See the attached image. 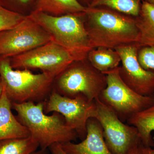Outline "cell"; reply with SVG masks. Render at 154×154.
<instances>
[{
  "label": "cell",
  "mask_w": 154,
  "mask_h": 154,
  "mask_svg": "<svg viewBox=\"0 0 154 154\" xmlns=\"http://www.w3.org/2000/svg\"><path fill=\"white\" fill-rule=\"evenodd\" d=\"M85 14V26L92 49H115L137 43L138 30L135 17L105 6L88 7Z\"/></svg>",
  "instance_id": "cell-1"
},
{
  "label": "cell",
  "mask_w": 154,
  "mask_h": 154,
  "mask_svg": "<svg viewBox=\"0 0 154 154\" xmlns=\"http://www.w3.org/2000/svg\"><path fill=\"white\" fill-rule=\"evenodd\" d=\"M17 119L27 128L30 136L42 149H47L54 144L76 140L77 133L66 124L61 114L53 112L48 115L44 111V102L12 103Z\"/></svg>",
  "instance_id": "cell-2"
},
{
  "label": "cell",
  "mask_w": 154,
  "mask_h": 154,
  "mask_svg": "<svg viewBox=\"0 0 154 154\" xmlns=\"http://www.w3.org/2000/svg\"><path fill=\"white\" fill-rule=\"evenodd\" d=\"M85 16V11L60 16L35 12L29 17L48 33L52 41L66 50L75 60H80L87 58L92 49Z\"/></svg>",
  "instance_id": "cell-3"
},
{
  "label": "cell",
  "mask_w": 154,
  "mask_h": 154,
  "mask_svg": "<svg viewBox=\"0 0 154 154\" xmlns=\"http://www.w3.org/2000/svg\"><path fill=\"white\" fill-rule=\"evenodd\" d=\"M0 77L3 89L12 103L45 101L53 90L54 78L42 72L34 74L30 70L15 69L10 57L0 56Z\"/></svg>",
  "instance_id": "cell-4"
},
{
  "label": "cell",
  "mask_w": 154,
  "mask_h": 154,
  "mask_svg": "<svg viewBox=\"0 0 154 154\" xmlns=\"http://www.w3.org/2000/svg\"><path fill=\"white\" fill-rule=\"evenodd\" d=\"M106 86L105 74L95 69L87 58L72 62L56 76L53 90L65 97L73 98L82 95L93 101Z\"/></svg>",
  "instance_id": "cell-5"
},
{
  "label": "cell",
  "mask_w": 154,
  "mask_h": 154,
  "mask_svg": "<svg viewBox=\"0 0 154 154\" xmlns=\"http://www.w3.org/2000/svg\"><path fill=\"white\" fill-rule=\"evenodd\" d=\"M119 66L105 73L107 86L99 98L110 107L122 121L154 104V96L138 94L124 82L119 75Z\"/></svg>",
  "instance_id": "cell-6"
},
{
  "label": "cell",
  "mask_w": 154,
  "mask_h": 154,
  "mask_svg": "<svg viewBox=\"0 0 154 154\" xmlns=\"http://www.w3.org/2000/svg\"><path fill=\"white\" fill-rule=\"evenodd\" d=\"M10 59L13 69L40 70L54 78L75 60L66 50L52 40Z\"/></svg>",
  "instance_id": "cell-7"
},
{
  "label": "cell",
  "mask_w": 154,
  "mask_h": 154,
  "mask_svg": "<svg viewBox=\"0 0 154 154\" xmlns=\"http://www.w3.org/2000/svg\"><path fill=\"white\" fill-rule=\"evenodd\" d=\"M46 114L57 112L63 116L66 124L84 140L87 135V124L89 119L95 118L96 105L83 95L71 98L61 96L52 90L44 102Z\"/></svg>",
  "instance_id": "cell-8"
},
{
  "label": "cell",
  "mask_w": 154,
  "mask_h": 154,
  "mask_svg": "<svg viewBox=\"0 0 154 154\" xmlns=\"http://www.w3.org/2000/svg\"><path fill=\"white\" fill-rule=\"evenodd\" d=\"M96 105L95 118L103 130L105 143L113 154H127L134 144L140 140L137 129L124 124L110 107L99 97L94 100Z\"/></svg>",
  "instance_id": "cell-9"
},
{
  "label": "cell",
  "mask_w": 154,
  "mask_h": 154,
  "mask_svg": "<svg viewBox=\"0 0 154 154\" xmlns=\"http://www.w3.org/2000/svg\"><path fill=\"white\" fill-rule=\"evenodd\" d=\"M51 40L48 33L28 16L16 27L0 32V56L13 57Z\"/></svg>",
  "instance_id": "cell-10"
},
{
  "label": "cell",
  "mask_w": 154,
  "mask_h": 154,
  "mask_svg": "<svg viewBox=\"0 0 154 154\" xmlns=\"http://www.w3.org/2000/svg\"><path fill=\"white\" fill-rule=\"evenodd\" d=\"M140 48L135 43L116 48L121 59L119 72L124 82L135 92L143 96H154V70L145 69L140 65L137 58Z\"/></svg>",
  "instance_id": "cell-11"
},
{
  "label": "cell",
  "mask_w": 154,
  "mask_h": 154,
  "mask_svg": "<svg viewBox=\"0 0 154 154\" xmlns=\"http://www.w3.org/2000/svg\"><path fill=\"white\" fill-rule=\"evenodd\" d=\"M67 154H113L105 143L102 126L96 119H89L87 135L81 142L59 144Z\"/></svg>",
  "instance_id": "cell-12"
},
{
  "label": "cell",
  "mask_w": 154,
  "mask_h": 154,
  "mask_svg": "<svg viewBox=\"0 0 154 154\" xmlns=\"http://www.w3.org/2000/svg\"><path fill=\"white\" fill-rule=\"evenodd\" d=\"M12 102L3 89L0 98V140L30 136L29 131L12 112Z\"/></svg>",
  "instance_id": "cell-13"
},
{
  "label": "cell",
  "mask_w": 154,
  "mask_h": 154,
  "mask_svg": "<svg viewBox=\"0 0 154 154\" xmlns=\"http://www.w3.org/2000/svg\"><path fill=\"white\" fill-rule=\"evenodd\" d=\"M140 47L154 46V5L143 1L139 14L135 17Z\"/></svg>",
  "instance_id": "cell-14"
},
{
  "label": "cell",
  "mask_w": 154,
  "mask_h": 154,
  "mask_svg": "<svg viewBox=\"0 0 154 154\" xmlns=\"http://www.w3.org/2000/svg\"><path fill=\"white\" fill-rule=\"evenodd\" d=\"M128 122L137 129L141 142L145 147H154L152 135L154 131V104L133 116Z\"/></svg>",
  "instance_id": "cell-15"
},
{
  "label": "cell",
  "mask_w": 154,
  "mask_h": 154,
  "mask_svg": "<svg viewBox=\"0 0 154 154\" xmlns=\"http://www.w3.org/2000/svg\"><path fill=\"white\" fill-rule=\"evenodd\" d=\"M87 59L95 69L104 74L119 66L121 62L117 51L107 48H92L88 53Z\"/></svg>",
  "instance_id": "cell-16"
},
{
  "label": "cell",
  "mask_w": 154,
  "mask_h": 154,
  "mask_svg": "<svg viewBox=\"0 0 154 154\" xmlns=\"http://www.w3.org/2000/svg\"><path fill=\"white\" fill-rule=\"evenodd\" d=\"M86 8L82 5L78 0H37L34 12L60 16L84 12Z\"/></svg>",
  "instance_id": "cell-17"
},
{
  "label": "cell",
  "mask_w": 154,
  "mask_h": 154,
  "mask_svg": "<svg viewBox=\"0 0 154 154\" xmlns=\"http://www.w3.org/2000/svg\"><path fill=\"white\" fill-rule=\"evenodd\" d=\"M38 147L39 145L30 136L0 140V154H29Z\"/></svg>",
  "instance_id": "cell-18"
},
{
  "label": "cell",
  "mask_w": 154,
  "mask_h": 154,
  "mask_svg": "<svg viewBox=\"0 0 154 154\" xmlns=\"http://www.w3.org/2000/svg\"><path fill=\"white\" fill-rule=\"evenodd\" d=\"M143 1V0H94L89 7L105 6L121 13L136 17L139 14Z\"/></svg>",
  "instance_id": "cell-19"
},
{
  "label": "cell",
  "mask_w": 154,
  "mask_h": 154,
  "mask_svg": "<svg viewBox=\"0 0 154 154\" xmlns=\"http://www.w3.org/2000/svg\"><path fill=\"white\" fill-rule=\"evenodd\" d=\"M37 0H0V4L9 11L28 17L36 10Z\"/></svg>",
  "instance_id": "cell-20"
},
{
  "label": "cell",
  "mask_w": 154,
  "mask_h": 154,
  "mask_svg": "<svg viewBox=\"0 0 154 154\" xmlns=\"http://www.w3.org/2000/svg\"><path fill=\"white\" fill-rule=\"evenodd\" d=\"M25 17L9 11L0 4V32L16 27Z\"/></svg>",
  "instance_id": "cell-21"
},
{
  "label": "cell",
  "mask_w": 154,
  "mask_h": 154,
  "mask_svg": "<svg viewBox=\"0 0 154 154\" xmlns=\"http://www.w3.org/2000/svg\"><path fill=\"white\" fill-rule=\"evenodd\" d=\"M137 58L143 69L154 70V46L140 48L138 51Z\"/></svg>",
  "instance_id": "cell-22"
},
{
  "label": "cell",
  "mask_w": 154,
  "mask_h": 154,
  "mask_svg": "<svg viewBox=\"0 0 154 154\" xmlns=\"http://www.w3.org/2000/svg\"><path fill=\"white\" fill-rule=\"evenodd\" d=\"M127 154H147L146 147L142 143L140 140H139L130 149Z\"/></svg>",
  "instance_id": "cell-23"
},
{
  "label": "cell",
  "mask_w": 154,
  "mask_h": 154,
  "mask_svg": "<svg viewBox=\"0 0 154 154\" xmlns=\"http://www.w3.org/2000/svg\"><path fill=\"white\" fill-rule=\"evenodd\" d=\"M51 152H54L57 154H67L61 147L59 144H54L49 147Z\"/></svg>",
  "instance_id": "cell-24"
},
{
  "label": "cell",
  "mask_w": 154,
  "mask_h": 154,
  "mask_svg": "<svg viewBox=\"0 0 154 154\" xmlns=\"http://www.w3.org/2000/svg\"><path fill=\"white\" fill-rule=\"evenodd\" d=\"M78 1L82 5L86 8H88L90 7L94 0H78Z\"/></svg>",
  "instance_id": "cell-25"
},
{
  "label": "cell",
  "mask_w": 154,
  "mask_h": 154,
  "mask_svg": "<svg viewBox=\"0 0 154 154\" xmlns=\"http://www.w3.org/2000/svg\"><path fill=\"white\" fill-rule=\"evenodd\" d=\"M29 154H48L47 152V149H41L39 150H36L33 152Z\"/></svg>",
  "instance_id": "cell-26"
},
{
  "label": "cell",
  "mask_w": 154,
  "mask_h": 154,
  "mask_svg": "<svg viewBox=\"0 0 154 154\" xmlns=\"http://www.w3.org/2000/svg\"><path fill=\"white\" fill-rule=\"evenodd\" d=\"M146 152L147 154H154L153 148H146Z\"/></svg>",
  "instance_id": "cell-27"
},
{
  "label": "cell",
  "mask_w": 154,
  "mask_h": 154,
  "mask_svg": "<svg viewBox=\"0 0 154 154\" xmlns=\"http://www.w3.org/2000/svg\"><path fill=\"white\" fill-rule=\"evenodd\" d=\"M3 91V86L2 82V79H1V77H0V98L2 94Z\"/></svg>",
  "instance_id": "cell-28"
},
{
  "label": "cell",
  "mask_w": 154,
  "mask_h": 154,
  "mask_svg": "<svg viewBox=\"0 0 154 154\" xmlns=\"http://www.w3.org/2000/svg\"><path fill=\"white\" fill-rule=\"evenodd\" d=\"M144 1L154 5V0H144Z\"/></svg>",
  "instance_id": "cell-29"
},
{
  "label": "cell",
  "mask_w": 154,
  "mask_h": 154,
  "mask_svg": "<svg viewBox=\"0 0 154 154\" xmlns=\"http://www.w3.org/2000/svg\"><path fill=\"white\" fill-rule=\"evenodd\" d=\"M51 154H56L54 152H51Z\"/></svg>",
  "instance_id": "cell-30"
}]
</instances>
